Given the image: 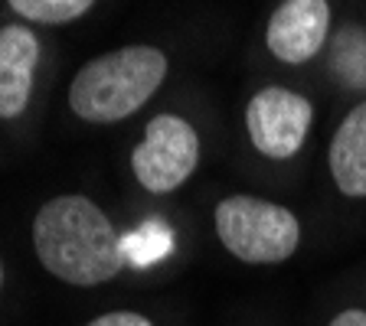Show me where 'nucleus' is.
I'll return each instance as SVG.
<instances>
[{
  "label": "nucleus",
  "instance_id": "obj_7",
  "mask_svg": "<svg viewBox=\"0 0 366 326\" xmlns=\"http://www.w3.org/2000/svg\"><path fill=\"white\" fill-rule=\"evenodd\" d=\"M39 62V39L30 26H0V121H14L26 111L33 76Z\"/></svg>",
  "mask_w": 366,
  "mask_h": 326
},
{
  "label": "nucleus",
  "instance_id": "obj_5",
  "mask_svg": "<svg viewBox=\"0 0 366 326\" xmlns=\"http://www.w3.org/2000/svg\"><path fill=\"white\" fill-rule=\"evenodd\" d=\"M314 124V105L301 91L268 85L255 91L245 108V131L259 153L272 160H288L301 151Z\"/></svg>",
  "mask_w": 366,
  "mask_h": 326
},
{
  "label": "nucleus",
  "instance_id": "obj_10",
  "mask_svg": "<svg viewBox=\"0 0 366 326\" xmlns=\"http://www.w3.org/2000/svg\"><path fill=\"white\" fill-rule=\"evenodd\" d=\"M14 14H20L30 23H46V26H62L92 10L95 0H7Z\"/></svg>",
  "mask_w": 366,
  "mask_h": 326
},
{
  "label": "nucleus",
  "instance_id": "obj_9",
  "mask_svg": "<svg viewBox=\"0 0 366 326\" xmlns=\"http://www.w3.org/2000/svg\"><path fill=\"white\" fill-rule=\"evenodd\" d=\"M122 251L131 268H151L174 251V232L160 219H151L137 228V232L122 235Z\"/></svg>",
  "mask_w": 366,
  "mask_h": 326
},
{
  "label": "nucleus",
  "instance_id": "obj_8",
  "mask_svg": "<svg viewBox=\"0 0 366 326\" xmlns=\"http://www.w3.org/2000/svg\"><path fill=\"white\" fill-rule=\"evenodd\" d=\"M330 176L343 196H366V101L350 108L330 141Z\"/></svg>",
  "mask_w": 366,
  "mask_h": 326
},
{
  "label": "nucleus",
  "instance_id": "obj_11",
  "mask_svg": "<svg viewBox=\"0 0 366 326\" xmlns=\"http://www.w3.org/2000/svg\"><path fill=\"white\" fill-rule=\"evenodd\" d=\"M89 326H154L144 313H134V310H114V313H102L95 317Z\"/></svg>",
  "mask_w": 366,
  "mask_h": 326
},
{
  "label": "nucleus",
  "instance_id": "obj_1",
  "mask_svg": "<svg viewBox=\"0 0 366 326\" xmlns=\"http://www.w3.org/2000/svg\"><path fill=\"white\" fill-rule=\"evenodd\" d=\"M33 248L46 271L76 287L112 281L124 261L122 235L85 196H56L33 219Z\"/></svg>",
  "mask_w": 366,
  "mask_h": 326
},
{
  "label": "nucleus",
  "instance_id": "obj_6",
  "mask_svg": "<svg viewBox=\"0 0 366 326\" xmlns=\"http://www.w3.org/2000/svg\"><path fill=\"white\" fill-rule=\"evenodd\" d=\"M330 30L327 0H282L265 30V43L274 59L301 66L320 53Z\"/></svg>",
  "mask_w": 366,
  "mask_h": 326
},
{
  "label": "nucleus",
  "instance_id": "obj_2",
  "mask_svg": "<svg viewBox=\"0 0 366 326\" xmlns=\"http://www.w3.org/2000/svg\"><path fill=\"white\" fill-rule=\"evenodd\" d=\"M167 76V56L157 46H122L89 59L69 85V108L92 124L131 118L154 98Z\"/></svg>",
  "mask_w": 366,
  "mask_h": 326
},
{
  "label": "nucleus",
  "instance_id": "obj_13",
  "mask_svg": "<svg viewBox=\"0 0 366 326\" xmlns=\"http://www.w3.org/2000/svg\"><path fill=\"white\" fill-rule=\"evenodd\" d=\"M0 284H4V265H0Z\"/></svg>",
  "mask_w": 366,
  "mask_h": 326
},
{
  "label": "nucleus",
  "instance_id": "obj_4",
  "mask_svg": "<svg viewBox=\"0 0 366 326\" xmlns=\"http://www.w3.org/2000/svg\"><path fill=\"white\" fill-rule=\"evenodd\" d=\"M199 163V137L177 114H154L144 141L131 153V170L147 193H174Z\"/></svg>",
  "mask_w": 366,
  "mask_h": 326
},
{
  "label": "nucleus",
  "instance_id": "obj_12",
  "mask_svg": "<svg viewBox=\"0 0 366 326\" xmlns=\"http://www.w3.org/2000/svg\"><path fill=\"white\" fill-rule=\"evenodd\" d=\"M330 326H366V313L363 310H343L330 320Z\"/></svg>",
  "mask_w": 366,
  "mask_h": 326
},
{
  "label": "nucleus",
  "instance_id": "obj_3",
  "mask_svg": "<svg viewBox=\"0 0 366 326\" xmlns=\"http://www.w3.org/2000/svg\"><path fill=\"white\" fill-rule=\"evenodd\" d=\"M216 235L245 265H278L301 242L295 213L259 196H229L216 205Z\"/></svg>",
  "mask_w": 366,
  "mask_h": 326
}]
</instances>
